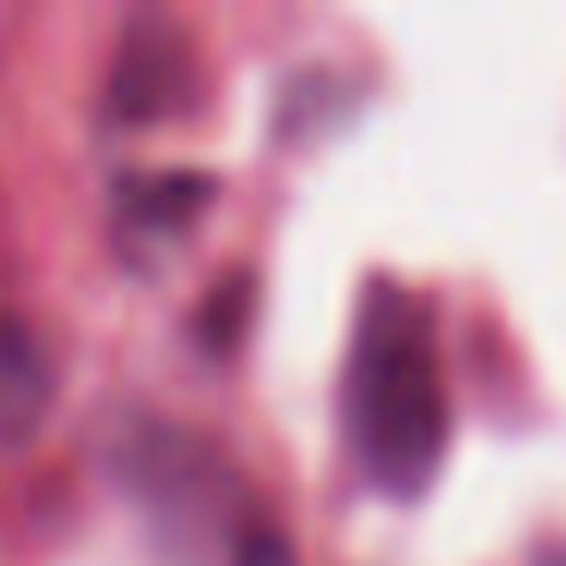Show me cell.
I'll list each match as a JSON object with an SVG mask.
<instances>
[{
  "label": "cell",
  "mask_w": 566,
  "mask_h": 566,
  "mask_svg": "<svg viewBox=\"0 0 566 566\" xmlns=\"http://www.w3.org/2000/svg\"><path fill=\"white\" fill-rule=\"evenodd\" d=\"M342 415L347 451L371 488L415 500L439 475L444 439H451V402H444L439 342L427 329V311L402 286H371L359 305Z\"/></svg>",
  "instance_id": "obj_1"
},
{
  "label": "cell",
  "mask_w": 566,
  "mask_h": 566,
  "mask_svg": "<svg viewBox=\"0 0 566 566\" xmlns=\"http://www.w3.org/2000/svg\"><path fill=\"white\" fill-rule=\"evenodd\" d=\"M111 475L177 560L196 566L220 548H238L244 481L220 444H208L201 432L135 415L111 444Z\"/></svg>",
  "instance_id": "obj_2"
},
{
  "label": "cell",
  "mask_w": 566,
  "mask_h": 566,
  "mask_svg": "<svg viewBox=\"0 0 566 566\" xmlns=\"http://www.w3.org/2000/svg\"><path fill=\"white\" fill-rule=\"evenodd\" d=\"M201 104V55L177 19L140 13L128 19L123 43L111 55V80H104V111L128 128L171 123Z\"/></svg>",
  "instance_id": "obj_3"
},
{
  "label": "cell",
  "mask_w": 566,
  "mask_h": 566,
  "mask_svg": "<svg viewBox=\"0 0 566 566\" xmlns=\"http://www.w3.org/2000/svg\"><path fill=\"white\" fill-rule=\"evenodd\" d=\"M50 402H55L50 354H43V342L31 335L25 317L0 311V444L19 451V444L38 439Z\"/></svg>",
  "instance_id": "obj_4"
},
{
  "label": "cell",
  "mask_w": 566,
  "mask_h": 566,
  "mask_svg": "<svg viewBox=\"0 0 566 566\" xmlns=\"http://www.w3.org/2000/svg\"><path fill=\"white\" fill-rule=\"evenodd\" d=\"M208 177H153V184H128V208L140 226H189L208 208Z\"/></svg>",
  "instance_id": "obj_5"
},
{
  "label": "cell",
  "mask_w": 566,
  "mask_h": 566,
  "mask_svg": "<svg viewBox=\"0 0 566 566\" xmlns=\"http://www.w3.org/2000/svg\"><path fill=\"white\" fill-rule=\"evenodd\" d=\"M232 566H298V554L286 548V542L274 536V530H250V536H238Z\"/></svg>",
  "instance_id": "obj_6"
}]
</instances>
